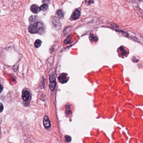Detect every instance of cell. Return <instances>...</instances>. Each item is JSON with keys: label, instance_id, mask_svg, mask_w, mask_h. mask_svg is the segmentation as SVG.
<instances>
[{"label": "cell", "instance_id": "6da1fadb", "mask_svg": "<svg viewBox=\"0 0 143 143\" xmlns=\"http://www.w3.org/2000/svg\"><path fill=\"white\" fill-rule=\"evenodd\" d=\"M36 16H31L30 19L31 24L28 28V30L31 34L42 33L44 30V27L43 23L41 22H36L35 18Z\"/></svg>", "mask_w": 143, "mask_h": 143}, {"label": "cell", "instance_id": "7a4b0ae2", "mask_svg": "<svg viewBox=\"0 0 143 143\" xmlns=\"http://www.w3.org/2000/svg\"><path fill=\"white\" fill-rule=\"evenodd\" d=\"M51 21L52 26L55 29L59 30L60 29L61 24L58 18L54 16H53L51 18Z\"/></svg>", "mask_w": 143, "mask_h": 143}, {"label": "cell", "instance_id": "3957f363", "mask_svg": "<svg viewBox=\"0 0 143 143\" xmlns=\"http://www.w3.org/2000/svg\"><path fill=\"white\" fill-rule=\"evenodd\" d=\"M67 76L68 75L66 73H62L61 74L58 78L59 82L62 84L67 83L69 79V77Z\"/></svg>", "mask_w": 143, "mask_h": 143}, {"label": "cell", "instance_id": "277c9868", "mask_svg": "<svg viewBox=\"0 0 143 143\" xmlns=\"http://www.w3.org/2000/svg\"><path fill=\"white\" fill-rule=\"evenodd\" d=\"M30 93L27 90H25L23 91L22 95V98L24 102H27L30 100Z\"/></svg>", "mask_w": 143, "mask_h": 143}, {"label": "cell", "instance_id": "5b68a950", "mask_svg": "<svg viewBox=\"0 0 143 143\" xmlns=\"http://www.w3.org/2000/svg\"><path fill=\"white\" fill-rule=\"evenodd\" d=\"M80 15V11L78 9H76L73 12L71 18L72 20H76L79 18Z\"/></svg>", "mask_w": 143, "mask_h": 143}, {"label": "cell", "instance_id": "8992f818", "mask_svg": "<svg viewBox=\"0 0 143 143\" xmlns=\"http://www.w3.org/2000/svg\"><path fill=\"white\" fill-rule=\"evenodd\" d=\"M30 10L32 12L35 14H37L41 11L40 7L36 4H33L30 7Z\"/></svg>", "mask_w": 143, "mask_h": 143}, {"label": "cell", "instance_id": "52a82bcc", "mask_svg": "<svg viewBox=\"0 0 143 143\" xmlns=\"http://www.w3.org/2000/svg\"><path fill=\"white\" fill-rule=\"evenodd\" d=\"M43 124L44 127L46 128H48L51 127L50 121L47 116H44V118Z\"/></svg>", "mask_w": 143, "mask_h": 143}, {"label": "cell", "instance_id": "ba28073f", "mask_svg": "<svg viewBox=\"0 0 143 143\" xmlns=\"http://www.w3.org/2000/svg\"><path fill=\"white\" fill-rule=\"evenodd\" d=\"M42 41L40 40H36L35 42V46L36 48H38L41 46Z\"/></svg>", "mask_w": 143, "mask_h": 143}, {"label": "cell", "instance_id": "9c48e42d", "mask_svg": "<svg viewBox=\"0 0 143 143\" xmlns=\"http://www.w3.org/2000/svg\"><path fill=\"white\" fill-rule=\"evenodd\" d=\"M56 84V81L55 82H50V83H49V87L50 90L52 91H54V90H55Z\"/></svg>", "mask_w": 143, "mask_h": 143}, {"label": "cell", "instance_id": "30bf717a", "mask_svg": "<svg viewBox=\"0 0 143 143\" xmlns=\"http://www.w3.org/2000/svg\"><path fill=\"white\" fill-rule=\"evenodd\" d=\"M119 50H120V51H121V55L123 56H124L125 55H126L127 54V51L126 50H125V48L123 47H121L120 48H119Z\"/></svg>", "mask_w": 143, "mask_h": 143}, {"label": "cell", "instance_id": "8fae6325", "mask_svg": "<svg viewBox=\"0 0 143 143\" xmlns=\"http://www.w3.org/2000/svg\"><path fill=\"white\" fill-rule=\"evenodd\" d=\"M49 81H50V82H55V76L54 73H52L50 74L49 76Z\"/></svg>", "mask_w": 143, "mask_h": 143}, {"label": "cell", "instance_id": "7c38bea8", "mask_svg": "<svg viewBox=\"0 0 143 143\" xmlns=\"http://www.w3.org/2000/svg\"><path fill=\"white\" fill-rule=\"evenodd\" d=\"M57 15L58 16V17L60 19H62L64 17V14L63 13L62 11L61 10H58L57 11Z\"/></svg>", "mask_w": 143, "mask_h": 143}, {"label": "cell", "instance_id": "4fadbf2b", "mask_svg": "<svg viewBox=\"0 0 143 143\" xmlns=\"http://www.w3.org/2000/svg\"><path fill=\"white\" fill-rule=\"evenodd\" d=\"M48 8V5L47 4H43L40 7L41 10L45 11Z\"/></svg>", "mask_w": 143, "mask_h": 143}, {"label": "cell", "instance_id": "5bb4252c", "mask_svg": "<svg viewBox=\"0 0 143 143\" xmlns=\"http://www.w3.org/2000/svg\"><path fill=\"white\" fill-rule=\"evenodd\" d=\"M71 37L70 35H69L67 37V38L65 40L64 42L66 44H69L71 42Z\"/></svg>", "mask_w": 143, "mask_h": 143}, {"label": "cell", "instance_id": "9a60e30c", "mask_svg": "<svg viewBox=\"0 0 143 143\" xmlns=\"http://www.w3.org/2000/svg\"><path fill=\"white\" fill-rule=\"evenodd\" d=\"M90 39L91 38V39L90 40H93L94 41H97L98 40V38L97 37H95L94 35H91L90 36Z\"/></svg>", "mask_w": 143, "mask_h": 143}, {"label": "cell", "instance_id": "2e32d148", "mask_svg": "<svg viewBox=\"0 0 143 143\" xmlns=\"http://www.w3.org/2000/svg\"><path fill=\"white\" fill-rule=\"evenodd\" d=\"M66 141L68 142H70L72 141V138L70 136H68V135H66L64 137Z\"/></svg>", "mask_w": 143, "mask_h": 143}, {"label": "cell", "instance_id": "e0dca14e", "mask_svg": "<svg viewBox=\"0 0 143 143\" xmlns=\"http://www.w3.org/2000/svg\"><path fill=\"white\" fill-rule=\"evenodd\" d=\"M66 113H67V114H70L71 112H72L70 109L69 106H68V107L67 108V110H66Z\"/></svg>", "mask_w": 143, "mask_h": 143}, {"label": "cell", "instance_id": "ac0fdd59", "mask_svg": "<svg viewBox=\"0 0 143 143\" xmlns=\"http://www.w3.org/2000/svg\"><path fill=\"white\" fill-rule=\"evenodd\" d=\"M3 110H4L3 105L1 102H0V113L2 112L3 111Z\"/></svg>", "mask_w": 143, "mask_h": 143}, {"label": "cell", "instance_id": "d6986e66", "mask_svg": "<svg viewBox=\"0 0 143 143\" xmlns=\"http://www.w3.org/2000/svg\"><path fill=\"white\" fill-rule=\"evenodd\" d=\"M3 90V87L2 85L0 84V93H1Z\"/></svg>", "mask_w": 143, "mask_h": 143}, {"label": "cell", "instance_id": "ffe728a7", "mask_svg": "<svg viewBox=\"0 0 143 143\" xmlns=\"http://www.w3.org/2000/svg\"><path fill=\"white\" fill-rule=\"evenodd\" d=\"M0 136H1V130H0Z\"/></svg>", "mask_w": 143, "mask_h": 143}]
</instances>
